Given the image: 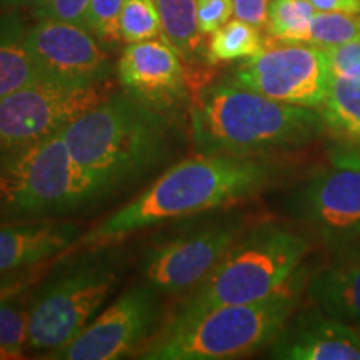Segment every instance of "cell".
<instances>
[{"label": "cell", "mask_w": 360, "mask_h": 360, "mask_svg": "<svg viewBox=\"0 0 360 360\" xmlns=\"http://www.w3.org/2000/svg\"><path fill=\"white\" fill-rule=\"evenodd\" d=\"M269 354L283 360H360V335L354 326L317 307L292 314Z\"/></svg>", "instance_id": "9a60e30c"}, {"label": "cell", "mask_w": 360, "mask_h": 360, "mask_svg": "<svg viewBox=\"0 0 360 360\" xmlns=\"http://www.w3.org/2000/svg\"><path fill=\"white\" fill-rule=\"evenodd\" d=\"M117 282L115 255L102 247L57 264L29 297L27 345L51 352L69 344L96 319Z\"/></svg>", "instance_id": "8992f818"}, {"label": "cell", "mask_w": 360, "mask_h": 360, "mask_svg": "<svg viewBox=\"0 0 360 360\" xmlns=\"http://www.w3.org/2000/svg\"><path fill=\"white\" fill-rule=\"evenodd\" d=\"M45 0H0V8H7V11H12V8H35L42 6Z\"/></svg>", "instance_id": "d6a6232c"}, {"label": "cell", "mask_w": 360, "mask_h": 360, "mask_svg": "<svg viewBox=\"0 0 360 360\" xmlns=\"http://www.w3.org/2000/svg\"><path fill=\"white\" fill-rule=\"evenodd\" d=\"M332 75L360 70V40L323 49Z\"/></svg>", "instance_id": "f1b7e54d"}, {"label": "cell", "mask_w": 360, "mask_h": 360, "mask_svg": "<svg viewBox=\"0 0 360 360\" xmlns=\"http://www.w3.org/2000/svg\"><path fill=\"white\" fill-rule=\"evenodd\" d=\"M103 193L74 160L62 130L7 152L0 164V202L12 214L64 212Z\"/></svg>", "instance_id": "52a82bcc"}, {"label": "cell", "mask_w": 360, "mask_h": 360, "mask_svg": "<svg viewBox=\"0 0 360 360\" xmlns=\"http://www.w3.org/2000/svg\"><path fill=\"white\" fill-rule=\"evenodd\" d=\"M326 130L321 110L290 105L233 80L200 89L191 105L199 154L257 155L309 146Z\"/></svg>", "instance_id": "7a4b0ae2"}, {"label": "cell", "mask_w": 360, "mask_h": 360, "mask_svg": "<svg viewBox=\"0 0 360 360\" xmlns=\"http://www.w3.org/2000/svg\"><path fill=\"white\" fill-rule=\"evenodd\" d=\"M179 57L165 39L129 44L117 65L125 94L154 109H172L187 96L186 74Z\"/></svg>", "instance_id": "5bb4252c"}, {"label": "cell", "mask_w": 360, "mask_h": 360, "mask_svg": "<svg viewBox=\"0 0 360 360\" xmlns=\"http://www.w3.org/2000/svg\"><path fill=\"white\" fill-rule=\"evenodd\" d=\"M307 272L297 270L262 300L172 315L139 357L146 360H229L272 344L300 304Z\"/></svg>", "instance_id": "277c9868"}, {"label": "cell", "mask_w": 360, "mask_h": 360, "mask_svg": "<svg viewBox=\"0 0 360 360\" xmlns=\"http://www.w3.org/2000/svg\"><path fill=\"white\" fill-rule=\"evenodd\" d=\"M75 224L29 222L0 225V274L19 272L47 262L77 244Z\"/></svg>", "instance_id": "2e32d148"}, {"label": "cell", "mask_w": 360, "mask_h": 360, "mask_svg": "<svg viewBox=\"0 0 360 360\" xmlns=\"http://www.w3.org/2000/svg\"><path fill=\"white\" fill-rule=\"evenodd\" d=\"M62 134L74 160L107 193L167 157L172 124L164 110L125 94L85 110Z\"/></svg>", "instance_id": "3957f363"}, {"label": "cell", "mask_w": 360, "mask_h": 360, "mask_svg": "<svg viewBox=\"0 0 360 360\" xmlns=\"http://www.w3.org/2000/svg\"><path fill=\"white\" fill-rule=\"evenodd\" d=\"M233 15L259 29L267 27L270 0H232Z\"/></svg>", "instance_id": "f546056e"}, {"label": "cell", "mask_w": 360, "mask_h": 360, "mask_svg": "<svg viewBox=\"0 0 360 360\" xmlns=\"http://www.w3.org/2000/svg\"><path fill=\"white\" fill-rule=\"evenodd\" d=\"M25 45L45 80L89 87L110 77V58L85 27L40 19L27 29Z\"/></svg>", "instance_id": "4fadbf2b"}, {"label": "cell", "mask_w": 360, "mask_h": 360, "mask_svg": "<svg viewBox=\"0 0 360 360\" xmlns=\"http://www.w3.org/2000/svg\"><path fill=\"white\" fill-rule=\"evenodd\" d=\"M29 335V299L24 290L0 297V349L20 359Z\"/></svg>", "instance_id": "603a6c76"}, {"label": "cell", "mask_w": 360, "mask_h": 360, "mask_svg": "<svg viewBox=\"0 0 360 360\" xmlns=\"http://www.w3.org/2000/svg\"><path fill=\"white\" fill-rule=\"evenodd\" d=\"M321 114L337 139L360 143V70L332 75Z\"/></svg>", "instance_id": "d6986e66"}, {"label": "cell", "mask_w": 360, "mask_h": 360, "mask_svg": "<svg viewBox=\"0 0 360 360\" xmlns=\"http://www.w3.org/2000/svg\"><path fill=\"white\" fill-rule=\"evenodd\" d=\"M355 328H357V332H359V335H360V326H355Z\"/></svg>", "instance_id": "e575fe53"}, {"label": "cell", "mask_w": 360, "mask_h": 360, "mask_svg": "<svg viewBox=\"0 0 360 360\" xmlns=\"http://www.w3.org/2000/svg\"><path fill=\"white\" fill-rule=\"evenodd\" d=\"M90 0H45L42 6L32 8L37 19L69 22L87 29V13Z\"/></svg>", "instance_id": "4316f807"}, {"label": "cell", "mask_w": 360, "mask_h": 360, "mask_svg": "<svg viewBox=\"0 0 360 360\" xmlns=\"http://www.w3.org/2000/svg\"><path fill=\"white\" fill-rule=\"evenodd\" d=\"M162 35L187 62L207 60L204 34L197 20V0H155Z\"/></svg>", "instance_id": "ffe728a7"}, {"label": "cell", "mask_w": 360, "mask_h": 360, "mask_svg": "<svg viewBox=\"0 0 360 360\" xmlns=\"http://www.w3.org/2000/svg\"><path fill=\"white\" fill-rule=\"evenodd\" d=\"M276 165L255 155L199 154L165 170L127 205L84 233L77 244L105 247L169 220L197 215L262 192Z\"/></svg>", "instance_id": "6da1fadb"}, {"label": "cell", "mask_w": 360, "mask_h": 360, "mask_svg": "<svg viewBox=\"0 0 360 360\" xmlns=\"http://www.w3.org/2000/svg\"><path fill=\"white\" fill-rule=\"evenodd\" d=\"M11 360L12 357H11V355H8L7 352H6V350H4V349H0V360Z\"/></svg>", "instance_id": "836d02e7"}, {"label": "cell", "mask_w": 360, "mask_h": 360, "mask_svg": "<svg viewBox=\"0 0 360 360\" xmlns=\"http://www.w3.org/2000/svg\"><path fill=\"white\" fill-rule=\"evenodd\" d=\"M315 7L309 0H270L267 32L283 42H307Z\"/></svg>", "instance_id": "7402d4cb"}, {"label": "cell", "mask_w": 360, "mask_h": 360, "mask_svg": "<svg viewBox=\"0 0 360 360\" xmlns=\"http://www.w3.org/2000/svg\"><path fill=\"white\" fill-rule=\"evenodd\" d=\"M289 212L332 250L360 238V143L342 142L328 162L290 193Z\"/></svg>", "instance_id": "ba28073f"}, {"label": "cell", "mask_w": 360, "mask_h": 360, "mask_svg": "<svg viewBox=\"0 0 360 360\" xmlns=\"http://www.w3.org/2000/svg\"><path fill=\"white\" fill-rule=\"evenodd\" d=\"M305 289L322 312L360 326V250H340V257L310 277Z\"/></svg>", "instance_id": "e0dca14e"}, {"label": "cell", "mask_w": 360, "mask_h": 360, "mask_svg": "<svg viewBox=\"0 0 360 360\" xmlns=\"http://www.w3.org/2000/svg\"><path fill=\"white\" fill-rule=\"evenodd\" d=\"M159 290L134 285L94 319L67 345L45 352L52 360H119L141 349L155 332L160 317Z\"/></svg>", "instance_id": "8fae6325"}, {"label": "cell", "mask_w": 360, "mask_h": 360, "mask_svg": "<svg viewBox=\"0 0 360 360\" xmlns=\"http://www.w3.org/2000/svg\"><path fill=\"white\" fill-rule=\"evenodd\" d=\"M233 15L232 0H197V20L204 35H212Z\"/></svg>", "instance_id": "83f0119b"}, {"label": "cell", "mask_w": 360, "mask_h": 360, "mask_svg": "<svg viewBox=\"0 0 360 360\" xmlns=\"http://www.w3.org/2000/svg\"><path fill=\"white\" fill-rule=\"evenodd\" d=\"M25 35L27 27L19 15L0 17V98L42 79L25 45Z\"/></svg>", "instance_id": "ac0fdd59"}, {"label": "cell", "mask_w": 360, "mask_h": 360, "mask_svg": "<svg viewBox=\"0 0 360 360\" xmlns=\"http://www.w3.org/2000/svg\"><path fill=\"white\" fill-rule=\"evenodd\" d=\"M309 249L307 238L274 222L244 231L174 315L262 300L294 276Z\"/></svg>", "instance_id": "5b68a950"}, {"label": "cell", "mask_w": 360, "mask_h": 360, "mask_svg": "<svg viewBox=\"0 0 360 360\" xmlns=\"http://www.w3.org/2000/svg\"><path fill=\"white\" fill-rule=\"evenodd\" d=\"M244 232L238 215H225L155 245L143 260V278L160 294L191 290L205 278Z\"/></svg>", "instance_id": "7c38bea8"}, {"label": "cell", "mask_w": 360, "mask_h": 360, "mask_svg": "<svg viewBox=\"0 0 360 360\" xmlns=\"http://www.w3.org/2000/svg\"><path fill=\"white\" fill-rule=\"evenodd\" d=\"M125 0H90L87 29L105 45H115L120 39V12Z\"/></svg>", "instance_id": "484cf974"}, {"label": "cell", "mask_w": 360, "mask_h": 360, "mask_svg": "<svg viewBox=\"0 0 360 360\" xmlns=\"http://www.w3.org/2000/svg\"><path fill=\"white\" fill-rule=\"evenodd\" d=\"M232 80L274 101L321 109L332 74L322 47L272 39L237 67Z\"/></svg>", "instance_id": "9c48e42d"}, {"label": "cell", "mask_w": 360, "mask_h": 360, "mask_svg": "<svg viewBox=\"0 0 360 360\" xmlns=\"http://www.w3.org/2000/svg\"><path fill=\"white\" fill-rule=\"evenodd\" d=\"M360 40V12H315L307 44L327 49Z\"/></svg>", "instance_id": "cb8c5ba5"}, {"label": "cell", "mask_w": 360, "mask_h": 360, "mask_svg": "<svg viewBox=\"0 0 360 360\" xmlns=\"http://www.w3.org/2000/svg\"><path fill=\"white\" fill-rule=\"evenodd\" d=\"M317 12H360V0H309Z\"/></svg>", "instance_id": "1f68e13d"}, {"label": "cell", "mask_w": 360, "mask_h": 360, "mask_svg": "<svg viewBox=\"0 0 360 360\" xmlns=\"http://www.w3.org/2000/svg\"><path fill=\"white\" fill-rule=\"evenodd\" d=\"M102 101L97 85L72 87L35 80L0 98V150L7 154L51 137Z\"/></svg>", "instance_id": "30bf717a"}, {"label": "cell", "mask_w": 360, "mask_h": 360, "mask_svg": "<svg viewBox=\"0 0 360 360\" xmlns=\"http://www.w3.org/2000/svg\"><path fill=\"white\" fill-rule=\"evenodd\" d=\"M32 269L19 270V272H11V274H0V297L13 294V292L25 290L27 287L37 278L35 274L40 272L39 269L35 270V272Z\"/></svg>", "instance_id": "4dcf8cb0"}, {"label": "cell", "mask_w": 360, "mask_h": 360, "mask_svg": "<svg viewBox=\"0 0 360 360\" xmlns=\"http://www.w3.org/2000/svg\"><path fill=\"white\" fill-rule=\"evenodd\" d=\"M259 27L236 19L215 30L207 44V64L245 60L264 49L265 40Z\"/></svg>", "instance_id": "44dd1931"}, {"label": "cell", "mask_w": 360, "mask_h": 360, "mask_svg": "<svg viewBox=\"0 0 360 360\" xmlns=\"http://www.w3.org/2000/svg\"><path fill=\"white\" fill-rule=\"evenodd\" d=\"M119 27L120 39L127 44L160 37L162 20L155 0H125Z\"/></svg>", "instance_id": "d4e9b609"}]
</instances>
